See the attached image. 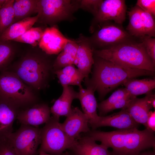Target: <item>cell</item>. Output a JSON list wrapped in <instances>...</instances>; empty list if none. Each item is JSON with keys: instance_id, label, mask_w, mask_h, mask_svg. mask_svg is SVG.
Returning a JSON list of instances; mask_svg holds the SVG:
<instances>
[{"instance_id": "6da1fadb", "label": "cell", "mask_w": 155, "mask_h": 155, "mask_svg": "<svg viewBox=\"0 0 155 155\" xmlns=\"http://www.w3.org/2000/svg\"><path fill=\"white\" fill-rule=\"evenodd\" d=\"M86 135L108 148L113 155H136L146 150L155 148L154 133L146 129H118L111 131L92 130Z\"/></svg>"}, {"instance_id": "7a4b0ae2", "label": "cell", "mask_w": 155, "mask_h": 155, "mask_svg": "<svg viewBox=\"0 0 155 155\" xmlns=\"http://www.w3.org/2000/svg\"><path fill=\"white\" fill-rule=\"evenodd\" d=\"M95 56L93 74L91 78L87 80V87L97 91L100 100L127 80L154 74V72L124 67Z\"/></svg>"}, {"instance_id": "3957f363", "label": "cell", "mask_w": 155, "mask_h": 155, "mask_svg": "<svg viewBox=\"0 0 155 155\" xmlns=\"http://www.w3.org/2000/svg\"><path fill=\"white\" fill-rule=\"evenodd\" d=\"M93 53L96 56L124 67L155 71V63L140 41L127 42L94 50Z\"/></svg>"}, {"instance_id": "277c9868", "label": "cell", "mask_w": 155, "mask_h": 155, "mask_svg": "<svg viewBox=\"0 0 155 155\" xmlns=\"http://www.w3.org/2000/svg\"><path fill=\"white\" fill-rule=\"evenodd\" d=\"M45 53L29 52L14 65V73L24 82L37 90L45 84L51 67Z\"/></svg>"}, {"instance_id": "5b68a950", "label": "cell", "mask_w": 155, "mask_h": 155, "mask_svg": "<svg viewBox=\"0 0 155 155\" xmlns=\"http://www.w3.org/2000/svg\"><path fill=\"white\" fill-rule=\"evenodd\" d=\"M36 22L52 26L63 21L75 19L79 9V0H38Z\"/></svg>"}, {"instance_id": "8992f818", "label": "cell", "mask_w": 155, "mask_h": 155, "mask_svg": "<svg viewBox=\"0 0 155 155\" xmlns=\"http://www.w3.org/2000/svg\"><path fill=\"white\" fill-rule=\"evenodd\" d=\"M0 96L23 109L34 104L36 98L31 89L14 72L6 69L0 73Z\"/></svg>"}, {"instance_id": "52a82bcc", "label": "cell", "mask_w": 155, "mask_h": 155, "mask_svg": "<svg viewBox=\"0 0 155 155\" xmlns=\"http://www.w3.org/2000/svg\"><path fill=\"white\" fill-rule=\"evenodd\" d=\"M59 120L52 116L41 129V142L38 154L61 155L74 143L75 140L69 137L63 130Z\"/></svg>"}, {"instance_id": "ba28073f", "label": "cell", "mask_w": 155, "mask_h": 155, "mask_svg": "<svg viewBox=\"0 0 155 155\" xmlns=\"http://www.w3.org/2000/svg\"><path fill=\"white\" fill-rule=\"evenodd\" d=\"M88 37L94 50L104 49L121 43L137 41L122 27L111 21L103 23L96 27Z\"/></svg>"}, {"instance_id": "9c48e42d", "label": "cell", "mask_w": 155, "mask_h": 155, "mask_svg": "<svg viewBox=\"0 0 155 155\" xmlns=\"http://www.w3.org/2000/svg\"><path fill=\"white\" fill-rule=\"evenodd\" d=\"M7 138L18 155H36L41 142V129L21 124Z\"/></svg>"}, {"instance_id": "30bf717a", "label": "cell", "mask_w": 155, "mask_h": 155, "mask_svg": "<svg viewBox=\"0 0 155 155\" xmlns=\"http://www.w3.org/2000/svg\"><path fill=\"white\" fill-rule=\"evenodd\" d=\"M128 14L129 22L126 30L131 36L139 40L145 35L154 38L155 18L136 5Z\"/></svg>"}, {"instance_id": "8fae6325", "label": "cell", "mask_w": 155, "mask_h": 155, "mask_svg": "<svg viewBox=\"0 0 155 155\" xmlns=\"http://www.w3.org/2000/svg\"><path fill=\"white\" fill-rule=\"evenodd\" d=\"M127 6L124 0H105L101 2L92 20L90 30L93 32L95 28L108 22L122 25L126 18Z\"/></svg>"}, {"instance_id": "7c38bea8", "label": "cell", "mask_w": 155, "mask_h": 155, "mask_svg": "<svg viewBox=\"0 0 155 155\" xmlns=\"http://www.w3.org/2000/svg\"><path fill=\"white\" fill-rule=\"evenodd\" d=\"M60 126L63 130L70 138L76 140L82 133H86L90 130L89 126L87 116L78 107L72 108L71 111L66 117Z\"/></svg>"}, {"instance_id": "4fadbf2b", "label": "cell", "mask_w": 155, "mask_h": 155, "mask_svg": "<svg viewBox=\"0 0 155 155\" xmlns=\"http://www.w3.org/2000/svg\"><path fill=\"white\" fill-rule=\"evenodd\" d=\"M50 108L45 103L34 104L20 110L16 119L21 124L38 127L46 123L51 117Z\"/></svg>"}, {"instance_id": "5bb4252c", "label": "cell", "mask_w": 155, "mask_h": 155, "mask_svg": "<svg viewBox=\"0 0 155 155\" xmlns=\"http://www.w3.org/2000/svg\"><path fill=\"white\" fill-rule=\"evenodd\" d=\"M75 40L78 47L75 64L84 78H87L94 63V49L88 37L82 34H80Z\"/></svg>"}, {"instance_id": "9a60e30c", "label": "cell", "mask_w": 155, "mask_h": 155, "mask_svg": "<svg viewBox=\"0 0 155 155\" xmlns=\"http://www.w3.org/2000/svg\"><path fill=\"white\" fill-rule=\"evenodd\" d=\"M69 39L63 35L56 25L45 28L38 45L47 54H56L61 52Z\"/></svg>"}, {"instance_id": "2e32d148", "label": "cell", "mask_w": 155, "mask_h": 155, "mask_svg": "<svg viewBox=\"0 0 155 155\" xmlns=\"http://www.w3.org/2000/svg\"><path fill=\"white\" fill-rule=\"evenodd\" d=\"M139 124L135 122L125 109L111 115L99 116L92 130L102 127H111L119 129L137 128Z\"/></svg>"}, {"instance_id": "e0dca14e", "label": "cell", "mask_w": 155, "mask_h": 155, "mask_svg": "<svg viewBox=\"0 0 155 155\" xmlns=\"http://www.w3.org/2000/svg\"><path fill=\"white\" fill-rule=\"evenodd\" d=\"M96 142L86 134L80 136L68 149L69 155H113L106 146Z\"/></svg>"}, {"instance_id": "ac0fdd59", "label": "cell", "mask_w": 155, "mask_h": 155, "mask_svg": "<svg viewBox=\"0 0 155 155\" xmlns=\"http://www.w3.org/2000/svg\"><path fill=\"white\" fill-rule=\"evenodd\" d=\"M20 109L0 96V139L7 137L13 132V125Z\"/></svg>"}, {"instance_id": "d6986e66", "label": "cell", "mask_w": 155, "mask_h": 155, "mask_svg": "<svg viewBox=\"0 0 155 155\" xmlns=\"http://www.w3.org/2000/svg\"><path fill=\"white\" fill-rule=\"evenodd\" d=\"M152 92L142 98L136 97L132 99L125 109L133 119L138 124L147 128V121L150 109L152 107L150 100Z\"/></svg>"}, {"instance_id": "ffe728a7", "label": "cell", "mask_w": 155, "mask_h": 155, "mask_svg": "<svg viewBox=\"0 0 155 155\" xmlns=\"http://www.w3.org/2000/svg\"><path fill=\"white\" fill-rule=\"evenodd\" d=\"M79 87L77 98L80 102L83 112L88 118L89 125L92 127L99 117L97 113L98 104L94 95L95 91L89 87L86 89L82 86Z\"/></svg>"}, {"instance_id": "44dd1931", "label": "cell", "mask_w": 155, "mask_h": 155, "mask_svg": "<svg viewBox=\"0 0 155 155\" xmlns=\"http://www.w3.org/2000/svg\"><path fill=\"white\" fill-rule=\"evenodd\" d=\"M63 90L61 96L55 102L50 108L53 117L59 119L61 116L67 117L71 111V104L73 100L77 98L78 93L70 86H63Z\"/></svg>"}, {"instance_id": "7402d4cb", "label": "cell", "mask_w": 155, "mask_h": 155, "mask_svg": "<svg viewBox=\"0 0 155 155\" xmlns=\"http://www.w3.org/2000/svg\"><path fill=\"white\" fill-rule=\"evenodd\" d=\"M78 47L76 40L69 39L53 63V67L55 71L75 64Z\"/></svg>"}, {"instance_id": "603a6c76", "label": "cell", "mask_w": 155, "mask_h": 155, "mask_svg": "<svg viewBox=\"0 0 155 155\" xmlns=\"http://www.w3.org/2000/svg\"><path fill=\"white\" fill-rule=\"evenodd\" d=\"M38 17L37 14L35 16L27 18L13 23L1 34L0 40L12 41L32 27L36 23Z\"/></svg>"}, {"instance_id": "cb8c5ba5", "label": "cell", "mask_w": 155, "mask_h": 155, "mask_svg": "<svg viewBox=\"0 0 155 155\" xmlns=\"http://www.w3.org/2000/svg\"><path fill=\"white\" fill-rule=\"evenodd\" d=\"M123 84L131 96L136 97L138 95L151 92L155 88V80L132 78L125 81Z\"/></svg>"}, {"instance_id": "d4e9b609", "label": "cell", "mask_w": 155, "mask_h": 155, "mask_svg": "<svg viewBox=\"0 0 155 155\" xmlns=\"http://www.w3.org/2000/svg\"><path fill=\"white\" fill-rule=\"evenodd\" d=\"M131 96L125 88L118 89L114 92L107 99L98 104L99 116H104L108 113L114 110L117 104L123 99Z\"/></svg>"}, {"instance_id": "484cf974", "label": "cell", "mask_w": 155, "mask_h": 155, "mask_svg": "<svg viewBox=\"0 0 155 155\" xmlns=\"http://www.w3.org/2000/svg\"><path fill=\"white\" fill-rule=\"evenodd\" d=\"M38 1V0H14L13 4L14 13L13 23L37 13Z\"/></svg>"}, {"instance_id": "4316f807", "label": "cell", "mask_w": 155, "mask_h": 155, "mask_svg": "<svg viewBox=\"0 0 155 155\" xmlns=\"http://www.w3.org/2000/svg\"><path fill=\"white\" fill-rule=\"evenodd\" d=\"M14 0H6L0 8V36L13 24L14 13L13 4Z\"/></svg>"}, {"instance_id": "83f0119b", "label": "cell", "mask_w": 155, "mask_h": 155, "mask_svg": "<svg viewBox=\"0 0 155 155\" xmlns=\"http://www.w3.org/2000/svg\"><path fill=\"white\" fill-rule=\"evenodd\" d=\"M11 41L0 40V71L6 69L12 59L16 51Z\"/></svg>"}, {"instance_id": "f1b7e54d", "label": "cell", "mask_w": 155, "mask_h": 155, "mask_svg": "<svg viewBox=\"0 0 155 155\" xmlns=\"http://www.w3.org/2000/svg\"><path fill=\"white\" fill-rule=\"evenodd\" d=\"M45 28L41 27H32L12 41L30 44L36 46L43 35Z\"/></svg>"}, {"instance_id": "f546056e", "label": "cell", "mask_w": 155, "mask_h": 155, "mask_svg": "<svg viewBox=\"0 0 155 155\" xmlns=\"http://www.w3.org/2000/svg\"><path fill=\"white\" fill-rule=\"evenodd\" d=\"M102 1V0H79V9L90 13L94 16Z\"/></svg>"}, {"instance_id": "4dcf8cb0", "label": "cell", "mask_w": 155, "mask_h": 155, "mask_svg": "<svg viewBox=\"0 0 155 155\" xmlns=\"http://www.w3.org/2000/svg\"><path fill=\"white\" fill-rule=\"evenodd\" d=\"M140 40L143 43L148 54L155 63V38L145 35Z\"/></svg>"}, {"instance_id": "1f68e13d", "label": "cell", "mask_w": 155, "mask_h": 155, "mask_svg": "<svg viewBox=\"0 0 155 155\" xmlns=\"http://www.w3.org/2000/svg\"><path fill=\"white\" fill-rule=\"evenodd\" d=\"M55 73L57 75L59 83L62 86L70 85L81 86L82 80L79 79L73 78L64 74L58 70L55 71Z\"/></svg>"}, {"instance_id": "d6a6232c", "label": "cell", "mask_w": 155, "mask_h": 155, "mask_svg": "<svg viewBox=\"0 0 155 155\" xmlns=\"http://www.w3.org/2000/svg\"><path fill=\"white\" fill-rule=\"evenodd\" d=\"M135 5L143 11L150 13L155 18V0H138Z\"/></svg>"}, {"instance_id": "836d02e7", "label": "cell", "mask_w": 155, "mask_h": 155, "mask_svg": "<svg viewBox=\"0 0 155 155\" xmlns=\"http://www.w3.org/2000/svg\"><path fill=\"white\" fill-rule=\"evenodd\" d=\"M0 155H18L7 137L0 139Z\"/></svg>"}, {"instance_id": "e575fe53", "label": "cell", "mask_w": 155, "mask_h": 155, "mask_svg": "<svg viewBox=\"0 0 155 155\" xmlns=\"http://www.w3.org/2000/svg\"><path fill=\"white\" fill-rule=\"evenodd\" d=\"M57 70L62 73L78 78L82 81L84 78L78 69L75 68L73 65L67 66Z\"/></svg>"}, {"instance_id": "d590c367", "label": "cell", "mask_w": 155, "mask_h": 155, "mask_svg": "<svg viewBox=\"0 0 155 155\" xmlns=\"http://www.w3.org/2000/svg\"><path fill=\"white\" fill-rule=\"evenodd\" d=\"M147 128L149 131L154 133L155 131V111H150L147 121Z\"/></svg>"}, {"instance_id": "8d00e7d4", "label": "cell", "mask_w": 155, "mask_h": 155, "mask_svg": "<svg viewBox=\"0 0 155 155\" xmlns=\"http://www.w3.org/2000/svg\"><path fill=\"white\" fill-rule=\"evenodd\" d=\"M136 155H155L154 151H142Z\"/></svg>"}, {"instance_id": "74e56055", "label": "cell", "mask_w": 155, "mask_h": 155, "mask_svg": "<svg viewBox=\"0 0 155 155\" xmlns=\"http://www.w3.org/2000/svg\"><path fill=\"white\" fill-rule=\"evenodd\" d=\"M150 100L152 107L155 108V95L152 93L150 97Z\"/></svg>"}, {"instance_id": "f35d334b", "label": "cell", "mask_w": 155, "mask_h": 155, "mask_svg": "<svg viewBox=\"0 0 155 155\" xmlns=\"http://www.w3.org/2000/svg\"><path fill=\"white\" fill-rule=\"evenodd\" d=\"M39 155H51V154L44 153H41L39 154Z\"/></svg>"}, {"instance_id": "ab89813d", "label": "cell", "mask_w": 155, "mask_h": 155, "mask_svg": "<svg viewBox=\"0 0 155 155\" xmlns=\"http://www.w3.org/2000/svg\"><path fill=\"white\" fill-rule=\"evenodd\" d=\"M61 155H69L68 152L66 151L64 152Z\"/></svg>"}, {"instance_id": "60d3db41", "label": "cell", "mask_w": 155, "mask_h": 155, "mask_svg": "<svg viewBox=\"0 0 155 155\" xmlns=\"http://www.w3.org/2000/svg\"><path fill=\"white\" fill-rule=\"evenodd\" d=\"M1 7H0V8Z\"/></svg>"}]
</instances>
